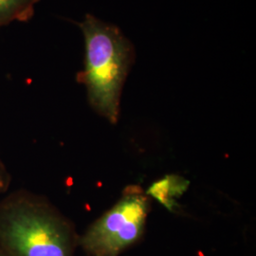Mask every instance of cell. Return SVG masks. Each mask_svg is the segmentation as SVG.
I'll use <instances>...</instances> for the list:
<instances>
[{"mask_svg":"<svg viewBox=\"0 0 256 256\" xmlns=\"http://www.w3.org/2000/svg\"><path fill=\"white\" fill-rule=\"evenodd\" d=\"M79 236L50 202L18 190L0 200V248L9 256H74Z\"/></svg>","mask_w":256,"mask_h":256,"instance_id":"6da1fadb","label":"cell"},{"mask_svg":"<svg viewBox=\"0 0 256 256\" xmlns=\"http://www.w3.org/2000/svg\"><path fill=\"white\" fill-rule=\"evenodd\" d=\"M78 26L84 40V58L77 80L84 84L92 108L116 124L122 90L135 61V48L119 28L90 14Z\"/></svg>","mask_w":256,"mask_h":256,"instance_id":"7a4b0ae2","label":"cell"},{"mask_svg":"<svg viewBox=\"0 0 256 256\" xmlns=\"http://www.w3.org/2000/svg\"><path fill=\"white\" fill-rule=\"evenodd\" d=\"M149 200L130 187L110 210L79 236L86 256H120L142 238L149 212Z\"/></svg>","mask_w":256,"mask_h":256,"instance_id":"3957f363","label":"cell"},{"mask_svg":"<svg viewBox=\"0 0 256 256\" xmlns=\"http://www.w3.org/2000/svg\"><path fill=\"white\" fill-rule=\"evenodd\" d=\"M189 182L180 176H166L164 178L153 183L147 194L153 196L169 210L176 206V198H180L186 191Z\"/></svg>","mask_w":256,"mask_h":256,"instance_id":"277c9868","label":"cell"},{"mask_svg":"<svg viewBox=\"0 0 256 256\" xmlns=\"http://www.w3.org/2000/svg\"><path fill=\"white\" fill-rule=\"evenodd\" d=\"M40 0H0V27L12 22H28L36 14Z\"/></svg>","mask_w":256,"mask_h":256,"instance_id":"5b68a950","label":"cell"},{"mask_svg":"<svg viewBox=\"0 0 256 256\" xmlns=\"http://www.w3.org/2000/svg\"><path fill=\"white\" fill-rule=\"evenodd\" d=\"M12 182V176L7 166L0 158V194H4L9 190Z\"/></svg>","mask_w":256,"mask_h":256,"instance_id":"8992f818","label":"cell"},{"mask_svg":"<svg viewBox=\"0 0 256 256\" xmlns=\"http://www.w3.org/2000/svg\"><path fill=\"white\" fill-rule=\"evenodd\" d=\"M0 256H9L5 252H3L1 248H0Z\"/></svg>","mask_w":256,"mask_h":256,"instance_id":"52a82bcc","label":"cell"}]
</instances>
